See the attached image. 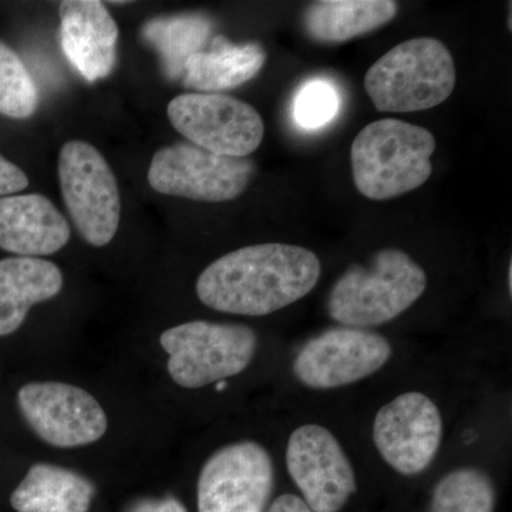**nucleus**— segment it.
Here are the masks:
<instances>
[{
    "mask_svg": "<svg viewBox=\"0 0 512 512\" xmlns=\"http://www.w3.org/2000/svg\"><path fill=\"white\" fill-rule=\"evenodd\" d=\"M322 265L309 249L259 244L221 256L198 276L197 295L214 311L265 316L298 302L318 284Z\"/></svg>",
    "mask_w": 512,
    "mask_h": 512,
    "instance_id": "f257e3e1",
    "label": "nucleus"
},
{
    "mask_svg": "<svg viewBox=\"0 0 512 512\" xmlns=\"http://www.w3.org/2000/svg\"><path fill=\"white\" fill-rule=\"evenodd\" d=\"M436 138L427 128L403 120L367 124L350 150L357 191L373 201L400 197L421 187L433 173Z\"/></svg>",
    "mask_w": 512,
    "mask_h": 512,
    "instance_id": "f03ea898",
    "label": "nucleus"
},
{
    "mask_svg": "<svg viewBox=\"0 0 512 512\" xmlns=\"http://www.w3.org/2000/svg\"><path fill=\"white\" fill-rule=\"evenodd\" d=\"M427 288V275L396 248L377 252L369 265H352L329 295L330 318L348 328L383 325L406 312Z\"/></svg>",
    "mask_w": 512,
    "mask_h": 512,
    "instance_id": "7ed1b4c3",
    "label": "nucleus"
},
{
    "mask_svg": "<svg viewBox=\"0 0 512 512\" xmlns=\"http://www.w3.org/2000/svg\"><path fill=\"white\" fill-rule=\"evenodd\" d=\"M456 79L448 47L434 37H417L393 47L367 70L365 90L379 111L412 113L446 101Z\"/></svg>",
    "mask_w": 512,
    "mask_h": 512,
    "instance_id": "20e7f679",
    "label": "nucleus"
},
{
    "mask_svg": "<svg viewBox=\"0 0 512 512\" xmlns=\"http://www.w3.org/2000/svg\"><path fill=\"white\" fill-rule=\"evenodd\" d=\"M160 343L174 383L201 389L244 372L255 357L258 336L241 323L194 320L165 330Z\"/></svg>",
    "mask_w": 512,
    "mask_h": 512,
    "instance_id": "39448f33",
    "label": "nucleus"
},
{
    "mask_svg": "<svg viewBox=\"0 0 512 512\" xmlns=\"http://www.w3.org/2000/svg\"><path fill=\"white\" fill-rule=\"evenodd\" d=\"M59 181L74 227L92 247H106L120 225L116 175L103 154L86 141H67L59 154Z\"/></svg>",
    "mask_w": 512,
    "mask_h": 512,
    "instance_id": "423d86ee",
    "label": "nucleus"
},
{
    "mask_svg": "<svg viewBox=\"0 0 512 512\" xmlns=\"http://www.w3.org/2000/svg\"><path fill=\"white\" fill-rule=\"evenodd\" d=\"M254 174L248 158L218 156L191 143H177L154 154L148 184L171 197L227 202L247 191Z\"/></svg>",
    "mask_w": 512,
    "mask_h": 512,
    "instance_id": "0eeeda50",
    "label": "nucleus"
},
{
    "mask_svg": "<svg viewBox=\"0 0 512 512\" xmlns=\"http://www.w3.org/2000/svg\"><path fill=\"white\" fill-rule=\"evenodd\" d=\"M167 114L191 144L218 156L247 158L264 140L261 114L251 104L225 94H180L168 104Z\"/></svg>",
    "mask_w": 512,
    "mask_h": 512,
    "instance_id": "6e6552de",
    "label": "nucleus"
},
{
    "mask_svg": "<svg viewBox=\"0 0 512 512\" xmlns=\"http://www.w3.org/2000/svg\"><path fill=\"white\" fill-rule=\"evenodd\" d=\"M274 463L261 444L238 441L215 451L198 478V512H265Z\"/></svg>",
    "mask_w": 512,
    "mask_h": 512,
    "instance_id": "1a4fd4ad",
    "label": "nucleus"
},
{
    "mask_svg": "<svg viewBox=\"0 0 512 512\" xmlns=\"http://www.w3.org/2000/svg\"><path fill=\"white\" fill-rule=\"evenodd\" d=\"M392 353L389 340L379 333L348 326L328 329L302 346L293 375L311 389H338L375 375Z\"/></svg>",
    "mask_w": 512,
    "mask_h": 512,
    "instance_id": "9d476101",
    "label": "nucleus"
},
{
    "mask_svg": "<svg viewBox=\"0 0 512 512\" xmlns=\"http://www.w3.org/2000/svg\"><path fill=\"white\" fill-rule=\"evenodd\" d=\"M18 404L30 429L53 447L89 446L107 431L103 407L92 394L73 384H25L19 390Z\"/></svg>",
    "mask_w": 512,
    "mask_h": 512,
    "instance_id": "9b49d317",
    "label": "nucleus"
},
{
    "mask_svg": "<svg viewBox=\"0 0 512 512\" xmlns=\"http://www.w3.org/2000/svg\"><path fill=\"white\" fill-rule=\"evenodd\" d=\"M286 467L312 512H339L357 491L355 470L345 450L318 424L293 431L286 447Z\"/></svg>",
    "mask_w": 512,
    "mask_h": 512,
    "instance_id": "f8f14e48",
    "label": "nucleus"
},
{
    "mask_svg": "<svg viewBox=\"0 0 512 512\" xmlns=\"http://www.w3.org/2000/svg\"><path fill=\"white\" fill-rule=\"evenodd\" d=\"M443 437L439 407L419 392L400 394L383 406L373 441L383 460L403 476H417L433 463Z\"/></svg>",
    "mask_w": 512,
    "mask_h": 512,
    "instance_id": "ddd939ff",
    "label": "nucleus"
},
{
    "mask_svg": "<svg viewBox=\"0 0 512 512\" xmlns=\"http://www.w3.org/2000/svg\"><path fill=\"white\" fill-rule=\"evenodd\" d=\"M60 43L64 55L87 82L113 72L119 28L104 3L64 0L60 3Z\"/></svg>",
    "mask_w": 512,
    "mask_h": 512,
    "instance_id": "4468645a",
    "label": "nucleus"
},
{
    "mask_svg": "<svg viewBox=\"0 0 512 512\" xmlns=\"http://www.w3.org/2000/svg\"><path fill=\"white\" fill-rule=\"evenodd\" d=\"M70 239L69 222L39 194L0 197V248L28 258L56 254Z\"/></svg>",
    "mask_w": 512,
    "mask_h": 512,
    "instance_id": "2eb2a0df",
    "label": "nucleus"
},
{
    "mask_svg": "<svg viewBox=\"0 0 512 512\" xmlns=\"http://www.w3.org/2000/svg\"><path fill=\"white\" fill-rule=\"evenodd\" d=\"M63 288L59 266L42 258L0 259V338L23 325L36 303L49 301Z\"/></svg>",
    "mask_w": 512,
    "mask_h": 512,
    "instance_id": "dca6fc26",
    "label": "nucleus"
},
{
    "mask_svg": "<svg viewBox=\"0 0 512 512\" xmlns=\"http://www.w3.org/2000/svg\"><path fill=\"white\" fill-rule=\"evenodd\" d=\"M265 62L266 52L259 43L234 45L227 37L217 36L210 50H201L188 59L183 82L198 93L218 94L254 79Z\"/></svg>",
    "mask_w": 512,
    "mask_h": 512,
    "instance_id": "f3484780",
    "label": "nucleus"
},
{
    "mask_svg": "<svg viewBox=\"0 0 512 512\" xmlns=\"http://www.w3.org/2000/svg\"><path fill=\"white\" fill-rule=\"evenodd\" d=\"M96 488L89 478L55 464L36 463L10 495L16 512H89Z\"/></svg>",
    "mask_w": 512,
    "mask_h": 512,
    "instance_id": "a211bd4d",
    "label": "nucleus"
},
{
    "mask_svg": "<svg viewBox=\"0 0 512 512\" xmlns=\"http://www.w3.org/2000/svg\"><path fill=\"white\" fill-rule=\"evenodd\" d=\"M397 10L392 0H322L305 10L303 26L316 42L336 45L382 28Z\"/></svg>",
    "mask_w": 512,
    "mask_h": 512,
    "instance_id": "6ab92c4d",
    "label": "nucleus"
},
{
    "mask_svg": "<svg viewBox=\"0 0 512 512\" xmlns=\"http://www.w3.org/2000/svg\"><path fill=\"white\" fill-rule=\"evenodd\" d=\"M211 30V20L205 16L178 15L151 20L144 26L143 36L157 50L165 72L180 77L188 59L201 52Z\"/></svg>",
    "mask_w": 512,
    "mask_h": 512,
    "instance_id": "aec40b11",
    "label": "nucleus"
},
{
    "mask_svg": "<svg viewBox=\"0 0 512 512\" xmlns=\"http://www.w3.org/2000/svg\"><path fill=\"white\" fill-rule=\"evenodd\" d=\"M495 487L485 471L461 467L441 478L434 488L430 512H494Z\"/></svg>",
    "mask_w": 512,
    "mask_h": 512,
    "instance_id": "412c9836",
    "label": "nucleus"
},
{
    "mask_svg": "<svg viewBox=\"0 0 512 512\" xmlns=\"http://www.w3.org/2000/svg\"><path fill=\"white\" fill-rule=\"evenodd\" d=\"M39 103L37 87L15 50L0 40V114L28 119Z\"/></svg>",
    "mask_w": 512,
    "mask_h": 512,
    "instance_id": "4be33fe9",
    "label": "nucleus"
},
{
    "mask_svg": "<svg viewBox=\"0 0 512 512\" xmlns=\"http://www.w3.org/2000/svg\"><path fill=\"white\" fill-rule=\"evenodd\" d=\"M340 97L332 83L323 79L303 84L293 100V120L305 130H319L338 116Z\"/></svg>",
    "mask_w": 512,
    "mask_h": 512,
    "instance_id": "5701e85b",
    "label": "nucleus"
},
{
    "mask_svg": "<svg viewBox=\"0 0 512 512\" xmlns=\"http://www.w3.org/2000/svg\"><path fill=\"white\" fill-rule=\"evenodd\" d=\"M28 175L18 165L10 163L0 154V197H9L28 188Z\"/></svg>",
    "mask_w": 512,
    "mask_h": 512,
    "instance_id": "b1692460",
    "label": "nucleus"
},
{
    "mask_svg": "<svg viewBox=\"0 0 512 512\" xmlns=\"http://www.w3.org/2000/svg\"><path fill=\"white\" fill-rule=\"evenodd\" d=\"M124 512H188L180 500L174 497L143 498L130 505Z\"/></svg>",
    "mask_w": 512,
    "mask_h": 512,
    "instance_id": "393cba45",
    "label": "nucleus"
},
{
    "mask_svg": "<svg viewBox=\"0 0 512 512\" xmlns=\"http://www.w3.org/2000/svg\"><path fill=\"white\" fill-rule=\"evenodd\" d=\"M266 512H312L298 495L284 494L276 498Z\"/></svg>",
    "mask_w": 512,
    "mask_h": 512,
    "instance_id": "a878e982",
    "label": "nucleus"
}]
</instances>
